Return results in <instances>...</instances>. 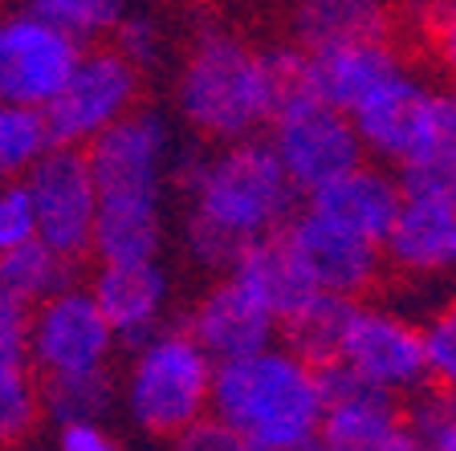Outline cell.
I'll return each mask as SVG.
<instances>
[{"label": "cell", "mask_w": 456, "mask_h": 451, "mask_svg": "<svg viewBox=\"0 0 456 451\" xmlns=\"http://www.w3.org/2000/svg\"><path fill=\"white\" fill-rule=\"evenodd\" d=\"M167 150L171 131L155 110H131L82 150L98 199L90 232V253L98 264H151L159 256Z\"/></svg>", "instance_id": "cell-1"}, {"label": "cell", "mask_w": 456, "mask_h": 451, "mask_svg": "<svg viewBox=\"0 0 456 451\" xmlns=\"http://www.w3.org/2000/svg\"><path fill=\"white\" fill-rule=\"evenodd\" d=\"M208 415L245 447H294L318 435L322 403L314 370L273 346L216 366Z\"/></svg>", "instance_id": "cell-2"}, {"label": "cell", "mask_w": 456, "mask_h": 451, "mask_svg": "<svg viewBox=\"0 0 456 451\" xmlns=\"http://www.w3.org/2000/svg\"><path fill=\"white\" fill-rule=\"evenodd\" d=\"M180 183L191 196V216L240 245H256L294 220L297 191L289 188L265 139L228 142L216 155L183 163Z\"/></svg>", "instance_id": "cell-3"}, {"label": "cell", "mask_w": 456, "mask_h": 451, "mask_svg": "<svg viewBox=\"0 0 456 451\" xmlns=\"http://www.w3.org/2000/svg\"><path fill=\"white\" fill-rule=\"evenodd\" d=\"M175 106L191 131L220 147L256 139V126L269 123L256 45L237 37L232 28H204L183 53Z\"/></svg>", "instance_id": "cell-4"}, {"label": "cell", "mask_w": 456, "mask_h": 451, "mask_svg": "<svg viewBox=\"0 0 456 451\" xmlns=\"http://www.w3.org/2000/svg\"><path fill=\"white\" fill-rule=\"evenodd\" d=\"M212 374L216 366L183 329H159L134 350L126 370V411L142 431L180 435L208 415Z\"/></svg>", "instance_id": "cell-5"}, {"label": "cell", "mask_w": 456, "mask_h": 451, "mask_svg": "<svg viewBox=\"0 0 456 451\" xmlns=\"http://www.w3.org/2000/svg\"><path fill=\"white\" fill-rule=\"evenodd\" d=\"M139 98V74L114 49H90L77 57L74 74L41 110L53 147L86 150L102 131L123 123Z\"/></svg>", "instance_id": "cell-6"}, {"label": "cell", "mask_w": 456, "mask_h": 451, "mask_svg": "<svg viewBox=\"0 0 456 451\" xmlns=\"http://www.w3.org/2000/svg\"><path fill=\"white\" fill-rule=\"evenodd\" d=\"M114 334L86 289H66L28 313V366L41 383L102 374L114 354Z\"/></svg>", "instance_id": "cell-7"}, {"label": "cell", "mask_w": 456, "mask_h": 451, "mask_svg": "<svg viewBox=\"0 0 456 451\" xmlns=\"http://www.w3.org/2000/svg\"><path fill=\"white\" fill-rule=\"evenodd\" d=\"M25 191L33 204V224H37V245L57 253L61 261H82L90 253V232H94V183L86 155L74 147H53L25 171Z\"/></svg>", "instance_id": "cell-8"}, {"label": "cell", "mask_w": 456, "mask_h": 451, "mask_svg": "<svg viewBox=\"0 0 456 451\" xmlns=\"http://www.w3.org/2000/svg\"><path fill=\"white\" fill-rule=\"evenodd\" d=\"M269 126H273V134L265 139L269 150L281 163L289 188L305 199L367 163L351 131V118L338 110H326L318 102L297 106V110L273 118Z\"/></svg>", "instance_id": "cell-9"}, {"label": "cell", "mask_w": 456, "mask_h": 451, "mask_svg": "<svg viewBox=\"0 0 456 451\" xmlns=\"http://www.w3.org/2000/svg\"><path fill=\"white\" fill-rule=\"evenodd\" d=\"M82 49L33 12L0 17V106L45 110L74 74Z\"/></svg>", "instance_id": "cell-10"}, {"label": "cell", "mask_w": 456, "mask_h": 451, "mask_svg": "<svg viewBox=\"0 0 456 451\" xmlns=\"http://www.w3.org/2000/svg\"><path fill=\"white\" fill-rule=\"evenodd\" d=\"M338 362L391 399L403 395V391H419L428 383L419 329L391 310L359 305L351 318V329H346Z\"/></svg>", "instance_id": "cell-11"}, {"label": "cell", "mask_w": 456, "mask_h": 451, "mask_svg": "<svg viewBox=\"0 0 456 451\" xmlns=\"http://www.w3.org/2000/svg\"><path fill=\"white\" fill-rule=\"evenodd\" d=\"M183 334L208 354L212 366H224V362H240L261 350H273L277 318L245 281L228 273L191 305Z\"/></svg>", "instance_id": "cell-12"}, {"label": "cell", "mask_w": 456, "mask_h": 451, "mask_svg": "<svg viewBox=\"0 0 456 451\" xmlns=\"http://www.w3.org/2000/svg\"><path fill=\"white\" fill-rule=\"evenodd\" d=\"M289 248H294L302 273L310 277V285L326 297L359 301L370 285L379 281L383 253L370 240L334 228L330 220L314 216V212H294V220L281 228Z\"/></svg>", "instance_id": "cell-13"}, {"label": "cell", "mask_w": 456, "mask_h": 451, "mask_svg": "<svg viewBox=\"0 0 456 451\" xmlns=\"http://www.w3.org/2000/svg\"><path fill=\"white\" fill-rule=\"evenodd\" d=\"M428 94H432V85H428L424 77L408 74V69H399L395 77L375 85V90L346 114L362 155H375V159H383V163L403 167L411 147H416Z\"/></svg>", "instance_id": "cell-14"}, {"label": "cell", "mask_w": 456, "mask_h": 451, "mask_svg": "<svg viewBox=\"0 0 456 451\" xmlns=\"http://www.w3.org/2000/svg\"><path fill=\"white\" fill-rule=\"evenodd\" d=\"M90 301L110 326L114 342H131L134 350L159 334V318L167 305V273L159 261L151 264H98L90 277Z\"/></svg>", "instance_id": "cell-15"}, {"label": "cell", "mask_w": 456, "mask_h": 451, "mask_svg": "<svg viewBox=\"0 0 456 451\" xmlns=\"http://www.w3.org/2000/svg\"><path fill=\"white\" fill-rule=\"evenodd\" d=\"M399 207H403V191H399L395 175L383 167H370V163L354 167L351 175L334 179L305 199V212L330 220L334 228L359 236V240H370L375 248L387 240Z\"/></svg>", "instance_id": "cell-16"}, {"label": "cell", "mask_w": 456, "mask_h": 451, "mask_svg": "<svg viewBox=\"0 0 456 451\" xmlns=\"http://www.w3.org/2000/svg\"><path fill=\"white\" fill-rule=\"evenodd\" d=\"M403 69L391 41H362V45H338L310 53V90L314 102L326 110L351 114L362 98Z\"/></svg>", "instance_id": "cell-17"}, {"label": "cell", "mask_w": 456, "mask_h": 451, "mask_svg": "<svg viewBox=\"0 0 456 451\" xmlns=\"http://www.w3.org/2000/svg\"><path fill=\"white\" fill-rule=\"evenodd\" d=\"M383 261L403 273L432 277L456 269V212L444 199H403L387 240L379 245Z\"/></svg>", "instance_id": "cell-18"}, {"label": "cell", "mask_w": 456, "mask_h": 451, "mask_svg": "<svg viewBox=\"0 0 456 451\" xmlns=\"http://www.w3.org/2000/svg\"><path fill=\"white\" fill-rule=\"evenodd\" d=\"M314 439L322 451H424L395 399L383 391H370L342 407H326Z\"/></svg>", "instance_id": "cell-19"}, {"label": "cell", "mask_w": 456, "mask_h": 451, "mask_svg": "<svg viewBox=\"0 0 456 451\" xmlns=\"http://www.w3.org/2000/svg\"><path fill=\"white\" fill-rule=\"evenodd\" d=\"M294 41L305 53L362 41H391V17L370 0H314L294 12Z\"/></svg>", "instance_id": "cell-20"}, {"label": "cell", "mask_w": 456, "mask_h": 451, "mask_svg": "<svg viewBox=\"0 0 456 451\" xmlns=\"http://www.w3.org/2000/svg\"><path fill=\"white\" fill-rule=\"evenodd\" d=\"M354 310H359V301L314 293L302 310H294L285 321H277V342H281L285 354L297 358L310 370L334 366L342 358V342H346Z\"/></svg>", "instance_id": "cell-21"}, {"label": "cell", "mask_w": 456, "mask_h": 451, "mask_svg": "<svg viewBox=\"0 0 456 451\" xmlns=\"http://www.w3.org/2000/svg\"><path fill=\"white\" fill-rule=\"evenodd\" d=\"M237 281H245L256 297L265 301V310L273 313L277 321H285L294 310H302L305 301L314 297V285L310 277L302 273V264H297L294 248L285 240V232H273L265 240H256L248 245V253L240 256V264L232 269Z\"/></svg>", "instance_id": "cell-22"}, {"label": "cell", "mask_w": 456, "mask_h": 451, "mask_svg": "<svg viewBox=\"0 0 456 451\" xmlns=\"http://www.w3.org/2000/svg\"><path fill=\"white\" fill-rule=\"evenodd\" d=\"M74 261H61L57 253H49L45 245L33 240L17 253L0 256V293H9L17 305H25L33 313L49 297L74 289Z\"/></svg>", "instance_id": "cell-23"}, {"label": "cell", "mask_w": 456, "mask_h": 451, "mask_svg": "<svg viewBox=\"0 0 456 451\" xmlns=\"http://www.w3.org/2000/svg\"><path fill=\"white\" fill-rule=\"evenodd\" d=\"M256 66H261V82H265V98H269V123L297 110V106L314 102L310 53L297 49L294 41H273V45L256 49Z\"/></svg>", "instance_id": "cell-24"}, {"label": "cell", "mask_w": 456, "mask_h": 451, "mask_svg": "<svg viewBox=\"0 0 456 451\" xmlns=\"http://www.w3.org/2000/svg\"><path fill=\"white\" fill-rule=\"evenodd\" d=\"M114 399L110 370L86 378H53V383L37 386V403L45 415H53L61 427L69 423H98V415H106Z\"/></svg>", "instance_id": "cell-25"}, {"label": "cell", "mask_w": 456, "mask_h": 451, "mask_svg": "<svg viewBox=\"0 0 456 451\" xmlns=\"http://www.w3.org/2000/svg\"><path fill=\"white\" fill-rule=\"evenodd\" d=\"M28 12L45 20L49 28H57L66 41H74L77 49L86 41L110 37L118 20L126 17V9L114 0H37V4H28Z\"/></svg>", "instance_id": "cell-26"}, {"label": "cell", "mask_w": 456, "mask_h": 451, "mask_svg": "<svg viewBox=\"0 0 456 451\" xmlns=\"http://www.w3.org/2000/svg\"><path fill=\"white\" fill-rule=\"evenodd\" d=\"M403 167H456V90L428 94L416 147H411Z\"/></svg>", "instance_id": "cell-27"}, {"label": "cell", "mask_w": 456, "mask_h": 451, "mask_svg": "<svg viewBox=\"0 0 456 451\" xmlns=\"http://www.w3.org/2000/svg\"><path fill=\"white\" fill-rule=\"evenodd\" d=\"M49 150H53V139H49L41 110L0 106V167H4V175H25Z\"/></svg>", "instance_id": "cell-28"}, {"label": "cell", "mask_w": 456, "mask_h": 451, "mask_svg": "<svg viewBox=\"0 0 456 451\" xmlns=\"http://www.w3.org/2000/svg\"><path fill=\"white\" fill-rule=\"evenodd\" d=\"M41 415L37 383L25 362H4L0 358V447L25 439Z\"/></svg>", "instance_id": "cell-29"}, {"label": "cell", "mask_w": 456, "mask_h": 451, "mask_svg": "<svg viewBox=\"0 0 456 451\" xmlns=\"http://www.w3.org/2000/svg\"><path fill=\"white\" fill-rule=\"evenodd\" d=\"M419 346H424V374L436 383L440 395L456 399V301L432 313L419 329Z\"/></svg>", "instance_id": "cell-30"}, {"label": "cell", "mask_w": 456, "mask_h": 451, "mask_svg": "<svg viewBox=\"0 0 456 451\" xmlns=\"http://www.w3.org/2000/svg\"><path fill=\"white\" fill-rule=\"evenodd\" d=\"M37 240V224H33V204L20 179L0 183V256L17 253V248Z\"/></svg>", "instance_id": "cell-31"}, {"label": "cell", "mask_w": 456, "mask_h": 451, "mask_svg": "<svg viewBox=\"0 0 456 451\" xmlns=\"http://www.w3.org/2000/svg\"><path fill=\"white\" fill-rule=\"evenodd\" d=\"M110 37H114L110 49L123 57L134 74H139L142 66L159 61V25H155L151 17H134V12H126Z\"/></svg>", "instance_id": "cell-32"}, {"label": "cell", "mask_w": 456, "mask_h": 451, "mask_svg": "<svg viewBox=\"0 0 456 451\" xmlns=\"http://www.w3.org/2000/svg\"><path fill=\"white\" fill-rule=\"evenodd\" d=\"M171 451H248V447L220 419L204 415L200 423L183 427L180 435H171Z\"/></svg>", "instance_id": "cell-33"}, {"label": "cell", "mask_w": 456, "mask_h": 451, "mask_svg": "<svg viewBox=\"0 0 456 451\" xmlns=\"http://www.w3.org/2000/svg\"><path fill=\"white\" fill-rule=\"evenodd\" d=\"M0 358L28 366V310L0 293Z\"/></svg>", "instance_id": "cell-34"}, {"label": "cell", "mask_w": 456, "mask_h": 451, "mask_svg": "<svg viewBox=\"0 0 456 451\" xmlns=\"http://www.w3.org/2000/svg\"><path fill=\"white\" fill-rule=\"evenodd\" d=\"M432 20V41H436V61L448 77V90H456V4L444 9H424Z\"/></svg>", "instance_id": "cell-35"}, {"label": "cell", "mask_w": 456, "mask_h": 451, "mask_svg": "<svg viewBox=\"0 0 456 451\" xmlns=\"http://www.w3.org/2000/svg\"><path fill=\"white\" fill-rule=\"evenodd\" d=\"M57 451H123L102 423H69L57 431Z\"/></svg>", "instance_id": "cell-36"}, {"label": "cell", "mask_w": 456, "mask_h": 451, "mask_svg": "<svg viewBox=\"0 0 456 451\" xmlns=\"http://www.w3.org/2000/svg\"><path fill=\"white\" fill-rule=\"evenodd\" d=\"M424 451H456V419L440 427L432 439H424Z\"/></svg>", "instance_id": "cell-37"}, {"label": "cell", "mask_w": 456, "mask_h": 451, "mask_svg": "<svg viewBox=\"0 0 456 451\" xmlns=\"http://www.w3.org/2000/svg\"><path fill=\"white\" fill-rule=\"evenodd\" d=\"M248 451H322V447H318V439H310V443H294V447H248Z\"/></svg>", "instance_id": "cell-38"}, {"label": "cell", "mask_w": 456, "mask_h": 451, "mask_svg": "<svg viewBox=\"0 0 456 451\" xmlns=\"http://www.w3.org/2000/svg\"><path fill=\"white\" fill-rule=\"evenodd\" d=\"M448 204H452V212H456V179H452V188H448Z\"/></svg>", "instance_id": "cell-39"}, {"label": "cell", "mask_w": 456, "mask_h": 451, "mask_svg": "<svg viewBox=\"0 0 456 451\" xmlns=\"http://www.w3.org/2000/svg\"><path fill=\"white\" fill-rule=\"evenodd\" d=\"M0 183H12V179H9V175H4V167H0Z\"/></svg>", "instance_id": "cell-40"}, {"label": "cell", "mask_w": 456, "mask_h": 451, "mask_svg": "<svg viewBox=\"0 0 456 451\" xmlns=\"http://www.w3.org/2000/svg\"><path fill=\"white\" fill-rule=\"evenodd\" d=\"M452 403H456V399H452Z\"/></svg>", "instance_id": "cell-41"}]
</instances>
